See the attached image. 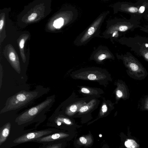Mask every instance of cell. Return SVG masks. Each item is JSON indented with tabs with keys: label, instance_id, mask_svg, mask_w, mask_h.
I'll return each instance as SVG.
<instances>
[{
	"label": "cell",
	"instance_id": "6da1fadb",
	"mask_svg": "<svg viewBox=\"0 0 148 148\" xmlns=\"http://www.w3.org/2000/svg\"><path fill=\"white\" fill-rule=\"evenodd\" d=\"M49 89L38 87L31 91L22 90L8 98L0 114L12 110H19L32 103L36 99L46 93Z\"/></svg>",
	"mask_w": 148,
	"mask_h": 148
},
{
	"label": "cell",
	"instance_id": "83f0119b",
	"mask_svg": "<svg viewBox=\"0 0 148 148\" xmlns=\"http://www.w3.org/2000/svg\"><path fill=\"white\" fill-rule=\"evenodd\" d=\"M116 34V33L115 32L113 34V35H112V36L113 37Z\"/></svg>",
	"mask_w": 148,
	"mask_h": 148
},
{
	"label": "cell",
	"instance_id": "9a60e30c",
	"mask_svg": "<svg viewBox=\"0 0 148 148\" xmlns=\"http://www.w3.org/2000/svg\"><path fill=\"white\" fill-rule=\"evenodd\" d=\"M116 95L118 98H120L123 96V93L122 90H118L116 91Z\"/></svg>",
	"mask_w": 148,
	"mask_h": 148
},
{
	"label": "cell",
	"instance_id": "30bf717a",
	"mask_svg": "<svg viewBox=\"0 0 148 148\" xmlns=\"http://www.w3.org/2000/svg\"><path fill=\"white\" fill-rule=\"evenodd\" d=\"M139 9L137 7L134 6H130L128 7L126 11L131 13H136L138 12Z\"/></svg>",
	"mask_w": 148,
	"mask_h": 148
},
{
	"label": "cell",
	"instance_id": "2e32d148",
	"mask_svg": "<svg viewBox=\"0 0 148 148\" xmlns=\"http://www.w3.org/2000/svg\"><path fill=\"white\" fill-rule=\"evenodd\" d=\"M88 109V107L87 106H84L80 108L79 110L80 112H85Z\"/></svg>",
	"mask_w": 148,
	"mask_h": 148
},
{
	"label": "cell",
	"instance_id": "ffe728a7",
	"mask_svg": "<svg viewBox=\"0 0 148 148\" xmlns=\"http://www.w3.org/2000/svg\"><path fill=\"white\" fill-rule=\"evenodd\" d=\"M79 140L83 144H86L87 143V140L84 137H80L79 138Z\"/></svg>",
	"mask_w": 148,
	"mask_h": 148
},
{
	"label": "cell",
	"instance_id": "4316f807",
	"mask_svg": "<svg viewBox=\"0 0 148 148\" xmlns=\"http://www.w3.org/2000/svg\"><path fill=\"white\" fill-rule=\"evenodd\" d=\"M145 16L146 17V18L148 21V14H146Z\"/></svg>",
	"mask_w": 148,
	"mask_h": 148
},
{
	"label": "cell",
	"instance_id": "ba28073f",
	"mask_svg": "<svg viewBox=\"0 0 148 148\" xmlns=\"http://www.w3.org/2000/svg\"><path fill=\"white\" fill-rule=\"evenodd\" d=\"M63 19L61 17L56 20L53 23V26L56 28H60L63 25Z\"/></svg>",
	"mask_w": 148,
	"mask_h": 148
},
{
	"label": "cell",
	"instance_id": "ac0fdd59",
	"mask_svg": "<svg viewBox=\"0 0 148 148\" xmlns=\"http://www.w3.org/2000/svg\"><path fill=\"white\" fill-rule=\"evenodd\" d=\"M106 55L105 54H102L99 56L98 59L99 60H101L106 58Z\"/></svg>",
	"mask_w": 148,
	"mask_h": 148
},
{
	"label": "cell",
	"instance_id": "7a4b0ae2",
	"mask_svg": "<svg viewBox=\"0 0 148 148\" xmlns=\"http://www.w3.org/2000/svg\"><path fill=\"white\" fill-rule=\"evenodd\" d=\"M54 95L47 97L38 105L29 109L17 117L15 119L18 125L28 123L45 117V113L49 110L55 101Z\"/></svg>",
	"mask_w": 148,
	"mask_h": 148
},
{
	"label": "cell",
	"instance_id": "e0dca14e",
	"mask_svg": "<svg viewBox=\"0 0 148 148\" xmlns=\"http://www.w3.org/2000/svg\"><path fill=\"white\" fill-rule=\"evenodd\" d=\"M143 57L148 61V50H145L143 52Z\"/></svg>",
	"mask_w": 148,
	"mask_h": 148
},
{
	"label": "cell",
	"instance_id": "603a6c76",
	"mask_svg": "<svg viewBox=\"0 0 148 148\" xmlns=\"http://www.w3.org/2000/svg\"><path fill=\"white\" fill-rule=\"evenodd\" d=\"M145 7L144 6H140L139 8L138 12L139 13H143L145 10Z\"/></svg>",
	"mask_w": 148,
	"mask_h": 148
},
{
	"label": "cell",
	"instance_id": "52a82bcc",
	"mask_svg": "<svg viewBox=\"0 0 148 148\" xmlns=\"http://www.w3.org/2000/svg\"><path fill=\"white\" fill-rule=\"evenodd\" d=\"M125 146L128 148H136L137 144L133 140L128 139L125 143Z\"/></svg>",
	"mask_w": 148,
	"mask_h": 148
},
{
	"label": "cell",
	"instance_id": "d6986e66",
	"mask_svg": "<svg viewBox=\"0 0 148 148\" xmlns=\"http://www.w3.org/2000/svg\"><path fill=\"white\" fill-rule=\"evenodd\" d=\"M88 79L91 80H94L96 79L97 77L96 75L93 74H90L88 76Z\"/></svg>",
	"mask_w": 148,
	"mask_h": 148
},
{
	"label": "cell",
	"instance_id": "3957f363",
	"mask_svg": "<svg viewBox=\"0 0 148 148\" xmlns=\"http://www.w3.org/2000/svg\"><path fill=\"white\" fill-rule=\"evenodd\" d=\"M125 64L130 73L138 78L143 77L146 75V72L141 64L132 56L125 58Z\"/></svg>",
	"mask_w": 148,
	"mask_h": 148
},
{
	"label": "cell",
	"instance_id": "d4e9b609",
	"mask_svg": "<svg viewBox=\"0 0 148 148\" xmlns=\"http://www.w3.org/2000/svg\"><path fill=\"white\" fill-rule=\"evenodd\" d=\"M24 40L23 39H22L20 42L19 46L21 48H23L24 47Z\"/></svg>",
	"mask_w": 148,
	"mask_h": 148
},
{
	"label": "cell",
	"instance_id": "9c48e42d",
	"mask_svg": "<svg viewBox=\"0 0 148 148\" xmlns=\"http://www.w3.org/2000/svg\"><path fill=\"white\" fill-rule=\"evenodd\" d=\"M61 144L56 142L43 145V146L40 148H61Z\"/></svg>",
	"mask_w": 148,
	"mask_h": 148
},
{
	"label": "cell",
	"instance_id": "cb8c5ba5",
	"mask_svg": "<svg viewBox=\"0 0 148 148\" xmlns=\"http://www.w3.org/2000/svg\"><path fill=\"white\" fill-rule=\"evenodd\" d=\"M107 107L106 105L105 104L103 105L101 108V110L103 112H106L107 110Z\"/></svg>",
	"mask_w": 148,
	"mask_h": 148
},
{
	"label": "cell",
	"instance_id": "277c9868",
	"mask_svg": "<svg viewBox=\"0 0 148 148\" xmlns=\"http://www.w3.org/2000/svg\"><path fill=\"white\" fill-rule=\"evenodd\" d=\"M54 133V130L51 129L30 132L17 138L13 141V143L16 144H20L33 141L39 138Z\"/></svg>",
	"mask_w": 148,
	"mask_h": 148
},
{
	"label": "cell",
	"instance_id": "44dd1931",
	"mask_svg": "<svg viewBox=\"0 0 148 148\" xmlns=\"http://www.w3.org/2000/svg\"><path fill=\"white\" fill-rule=\"evenodd\" d=\"M81 90L82 92L86 94H88L90 92V91L89 89L85 88H82Z\"/></svg>",
	"mask_w": 148,
	"mask_h": 148
},
{
	"label": "cell",
	"instance_id": "8fae6325",
	"mask_svg": "<svg viewBox=\"0 0 148 148\" xmlns=\"http://www.w3.org/2000/svg\"><path fill=\"white\" fill-rule=\"evenodd\" d=\"M130 27L129 25H122L119 26L118 28V29L120 31L125 32L130 29Z\"/></svg>",
	"mask_w": 148,
	"mask_h": 148
},
{
	"label": "cell",
	"instance_id": "5b68a950",
	"mask_svg": "<svg viewBox=\"0 0 148 148\" xmlns=\"http://www.w3.org/2000/svg\"><path fill=\"white\" fill-rule=\"evenodd\" d=\"M11 127L10 123L5 124L0 128V145L5 141L9 135Z\"/></svg>",
	"mask_w": 148,
	"mask_h": 148
},
{
	"label": "cell",
	"instance_id": "7402d4cb",
	"mask_svg": "<svg viewBox=\"0 0 148 148\" xmlns=\"http://www.w3.org/2000/svg\"><path fill=\"white\" fill-rule=\"evenodd\" d=\"M144 108L146 110H148V98L146 99L144 102Z\"/></svg>",
	"mask_w": 148,
	"mask_h": 148
},
{
	"label": "cell",
	"instance_id": "5bb4252c",
	"mask_svg": "<svg viewBox=\"0 0 148 148\" xmlns=\"http://www.w3.org/2000/svg\"><path fill=\"white\" fill-rule=\"evenodd\" d=\"M37 16L36 13H33L28 17V19L29 21H31L34 20Z\"/></svg>",
	"mask_w": 148,
	"mask_h": 148
},
{
	"label": "cell",
	"instance_id": "484cf974",
	"mask_svg": "<svg viewBox=\"0 0 148 148\" xmlns=\"http://www.w3.org/2000/svg\"><path fill=\"white\" fill-rule=\"evenodd\" d=\"M4 23V21L3 20H1L0 21V29H2Z\"/></svg>",
	"mask_w": 148,
	"mask_h": 148
},
{
	"label": "cell",
	"instance_id": "7c38bea8",
	"mask_svg": "<svg viewBox=\"0 0 148 148\" xmlns=\"http://www.w3.org/2000/svg\"><path fill=\"white\" fill-rule=\"evenodd\" d=\"M77 108L78 106L77 105L74 104L71 105L70 107L69 110L71 112H74L77 110Z\"/></svg>",
	"mask_w": 148,
	"mask_h": 148
},
{
	"label": "cell",
	"instance_id": "4fadbf2b",
	"mask_svg": "<svg viewBox=\"0 0 148 148\" xmlns=\"http://www.w3.org/2000/svg\"><path fill=\"white\" fill-rule=\"evenodd\" d=\"M9 58L10 60L12 62H14L16 60V57L15 55L13 52H11L10 53Z\"/></svg>",
	"mask_w": 148,
	"mask_h": 148
},
{
	"label": "cell",
	"instance_id": "8992f818",
	"mask_svg": "<svg viewBox=\"0 0 148 148\" xmlns=\"http://www.w3.org/2000/svg\"><path fill=\"white\" fill-rule=\"evenodd\" d=\"M102 17L98 19L88 30L86 34L81 39L82 42L85 41L89 38L95 32L98 25L102 19Z\"/></svg>",
	"mask_w": 148,
	"mask_h": 148
}]
</instances>
